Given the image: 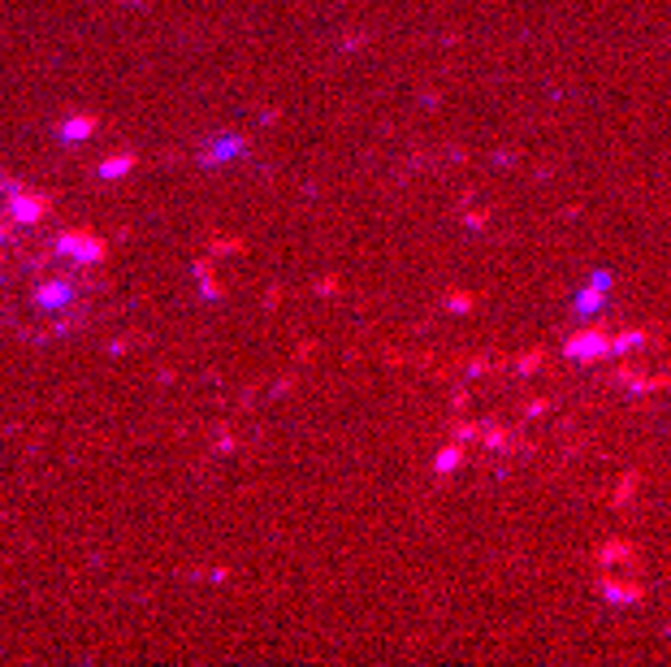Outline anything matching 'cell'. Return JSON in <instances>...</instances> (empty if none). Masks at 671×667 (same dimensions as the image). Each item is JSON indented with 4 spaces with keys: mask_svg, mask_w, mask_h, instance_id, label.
<instances>
[{
    "mask_svg": "<svg viewBox=\"0 0 671 667\" xmlns=\"http://www.w3.org/2000/svg\"><path fill=\"white\" fill-rule=\"evenodd\" d=\"M607 338L611 334H602V330H581L563 343V356H568L572 364H594V360L607 356Z\"/></svg>",
    "mask_w": 671,
    "mask_h": 667,
    "instance_id": "cell-1",
    "label": "cell"
},
{
    "mask_svg": "<svg viewBox=\"0 0 671 667\" xmlns=\"http://www.w3.org/2000/svg\"><path fill=\"white\" fill-rule=\"evenodd\" d=\"M602 598H607L611 607H637L641 603V581L633 577V572H607Z\"/></svg>",
    "mask_w": 671,
    "mask_h": 667,
    "instance_id": "cell-2",
    "label": "cell"
},
{
    "mask_svg": "<svg viewBox=\"0 0 671 667\" xmlns=\"http://www.w3.org/2000/svg\"><path fill=\"white\" fill-rule=\"evenodd\" d=\"M594 564L602 568V572H633L637 577V568H641V559H637V551L628 542H607L602 551L594 555Z\"/></svg>",
    "mask_w": 671,
    "mask_h": 667,
    "instance_id": "cell-3",
    "label": "cell"
},
{
    "mask_svg": "<svg viewBox=\"0 0 671 667\" xmlns=\"http://www.w3.org/2000/svg\"><path fill=\"white\" fill-rule=\"evenodd\" d=\"M646 343H650V334H641V330L611 334L607 338V356H628V351H637V347H646Z\"/></svg>",
    "mask_w": 671,
    "mask_h": 667,
    "instance_id": "cell-4",
    "label": "cell"
},
{
    "mask_svg": "<svg viewBox=\"0 0 671 667\" xmlns=\"http://www.w3.org/2000/svg\"><path fill=\"white\" fill-rule=\"evenodd\" d=\"M607 304V286H598V282H589L581 295H576V312H581V317H594V312Z\"/></svg>",
    "mask_w": 671,
    "mask_h": 667,
    "instance_id": "cell-5",
    "label": "cell"
},
{
    "mask_svg": "<svg viewBox=\"0 0 671 667\" xmlns=\"http://www.w3.org/2000/svg\"><path fill=\"white\" fill-rule=\"evenodd\" d=\"M637 486H641V473H628V477L620 481V490H615V507H624L628 499H633Z\"/></svg>",
    "mask_w": 671,
    "mask_h": 667,
    "instance_id": "cell-6",
    "label": "cell"
},
{
    "mask_svg": "<svg viewBox=\"0 0 671 667\" xmlns=\"http://www.w3.org/2000/svg\"><path fill=\"white\" fill-rule=\"evenodd\" d=\"M459 460H464V455H459V447H446V451L438 455V473H451V468H459Z\"/></svg>",
    "mask_w": 671,
    "mask_h": 667,
    "instance_id": "cell-7",
    "label": "cell"
},
{
    "mask_svg": "<svg viewBox=\"0 0 671 667\" xmlns=\"http://www.w3.org/2000/svg\"><path fill=\"white\" fill-rule=\"evenodd\" d=\"M537 364H542V356H537V351H533V356H520V373L529 377V373L537 369Z\"/></svg>",
    "mask_w": 671,
    "mask_h": 667,
    "instance_id": "cell-8",
    "label": "cell"
},
{
    "mask_svg": "<svg viewBox=\"0 0 671 667\" xmlns=\"http://www.w3.org/2000/svg\"><path fill=\"white\" fill-rule=\"evenodd\" d=\"M667 637H671V629H667Z\"/></svg>",
    "mask_w": 671,
    "mask_h": 667,
    "instance_id": "cell-9",
    "label": "cell"
}]
</instances>
